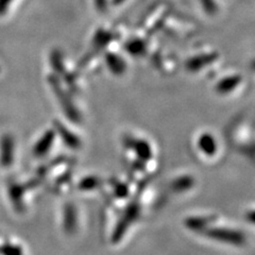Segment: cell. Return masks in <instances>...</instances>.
<instances>
[{
	"label": "cell",
	"instance_id": "1",
	"mask_svg": "<svg viewBox=\"0 0 255 255\" xmlns=\"http://www.w3.org/2000/svg\"><path fill=\"white\" fill-rule=\"evenodd\" d=\"M206 235L211 237L214 241H217L220 243L230 244L239 246L245 243V235L235 230H229L225 228H214V229H207L204 230Z\"/></svg>",
	"mask_w": 255,
	"mask_h": 255
},
{
	"label": "cell",
	"instance_id": "2",
	"mask_svg": "<svg viewBox=\"0 0 255 255\" xmlns=\"http://www.w3.org/2000/svg\"><path fill=\"white\" fill-rule=\"evenodd\" d=\"M49 82H50V85L53 89L55 95H57V97L59 98L61 105H62V108H63L64 112L66 113V115L71 118V121L79 122L80 117H79L78 112L76 111V109L73 105V102H71V100L67 96V94L63 91V89L59 83L58 78L54 77V76H50L49 77Z\"/></svg>",
	"mask_w": 255,
	"mask_h": 255
},
{
	"label": "cell",
	"instance_id": "3",
	"mask_svg": "<svg viewBox=\"0 0 255 255\" xmlns=\"http://www.w3.org/2000/svg\"><path fill=\"white\" fill-rule=\"evenodd\" d=\"M138 215H139L138 205L132 203L129 207H128V210L124 215L122 221L118 223V226L113 235L114 241H119V239H121V237L125 234L127 228H129L131 226V223L138 217Z\"/></svg>",
	"mask_w": 255,
	"mask_h": 255
},
{
	"label": "cell",
	"instance_id": "4",
	"mask_svg": "<svg viewBox=\"0 0 255 255\" xmlns=\"http://www.w3.org/2000/svg\"><path fill=\"white\" fill-rule=\"evenodd\" d=\"M198 148L207 156H213L217 152V141L212 134L203 133L198 138Z\"/></svg>",
	"mask_w": 255,
	"mask_h": 255
},
{
	"label": "cell",
	"instance_id": "5",
	"mask_svg": "<svg viewBox=\"0 0 255 255\" xmlns=\"http://www.w3.org/2000/svg\"><path fill=\"white\" fill-rule=\"evenodd\" d=\"M217 57H218L217 53H207V54L197 55V57L190 59L187 62L186 66L190 71H198V70H200L202 67L213 63L215 60L217 59Z\"/></svg>",
	"mask_w": 255,
	"mask_h": 255
},
{
	"label": "cell",
	"instance_id": "6",
	"mask_svg": "<svg viewBox=\"0 0 255 255\" xmlns=\"http://www.w3.org/2000/svg\"><path fill=\"white\" fill-rule=\"evenodd\" d=\"M106 62L109 69L113 73L114 75H122L126 71L127 65L126 62L118 57L115 53H107L106 54Z\"/></svg>",
	"mask_w": 255,
	"mask_h": 255
},
{
	"label": "cell",
	"instance_id": "7",
	"mask_svg": "<svg viewBox=\"0 0 255 255\" xmlns=\"http://www.w3.org/2000/svg\"><path fill=\"white\" fill-rule=\"evenodd\" d=\"M242 82V77L241 76H231L227 77L225 79L220 80V81L216 85V91L219 94H228L230 92L234 91L238 84Z\"/></svg>",
	"mask_w": 255,
	"mask_h": 255
},
{
	"label": "cell",
	"instance_id": "8",
	"mask_svg": "<svg viewBox=\"0 0 255 255\" xmlns=\"http://www.w3.org/2000/svg\"><path fill=\"white\" fill-rule=\"evenodd\" d=\"M54 136H55V132L52 130L47 131L44 136L39 139L36 143L35 149H34V152L36 155L42 156L44 154H46L48 152V150H49L52 146V142L54 140Z\"/></svg>",
	"mask_w": 255,
	"mask_h": 255
},
{
	"label": "cell",
	"instance_id": "9",
	"mask_svg": "<svg viewBox=\"0 0 255 255\" xmlns=\"http://www.w3.org/2000/svg\"><path fill=\"white\" fill-rule=\"evenodd\" d=\"M77 226V214L73 205H66L64 211V228L68 233L74 232Z\"/></svg>",
	"mask_w": 255,
	"mask_h": 255
},
{
	"label": "cell",
	"instance_id": "10",
	"mask_svg": "<svg viewBox=\"0 0 255 255\" xmlns=\"http://www.w3.org/2000/svg\"><path fill=\"white\" fill-rule=\"evenodd\" d=\"M133 149L141 159H149L152 156V150L146 140H134Z\"/></svg>",
	"mask_w": 255,
	"mask_h": 255
},
{
	"label": "cell",
	"instance_id": "11",
	"mask_svg": "<svg viewBox=\"0 0 255 255\" xmlns=\"http://www.w3.org/2000/svg\"><path fill=\"white\" fill-rule=\"evenodd\" d=\"M195 184L194 178L189 177V175H183V177L178 178L174 180L172 183V189L177 193H183V191H186L190 189Z\"/></svg>",
	"mask_w": 255,
	"mask_h": 255
},
{
	"label": "cell",
	"instance_id": "12",
	"mask_svg": "<svg viewBox=\"0 0 255 255\" xmlns=\"http://www.w3.org/2000/svg\"><path fill=\"white\" fill-rule=\"evenodd\" d=\"M58 132L62 135L63 140L67 143V146L74 149H77L80 147L79 138L70 131H67V129H65V127L62 126L61 124L58 125Z\"/></svg>",
	"mask_w": 255,
	"mask_h": 255
},
{
	"label": "cell",
	"instance_id": "13",
	"mask_svg": "<svg viewBox=\"0 0 255 255\" xmlns=\"http://www.w3.org/2000/svg\"><path fill=\"white\" fill-rule=\"evenodd\" d=\"M125 48L132 55H140L146 50V43L139 38L132 39L125 45Z\"/></svg>",
	"mask_w": 255,
	"mask_h": 255
},
{
	"label": "cell",
	"instance_id": "14",
	"mask_svg": "<svg viewBox=\"0 0 255 255\" xmlns=\"http://www.w3.org/2000/svg\"><path fill=\"white\" fill-rule=\"evenodd\" d=\"M209 219L206 217H191L186 220V226L194 231H204L207 228Z\"/></svg>",
	"mask_w": 255,
	"mask_h": 255
},
{
	"label": "cell",
	"instance_id": "15",
	"mask_svg": "<svg viewBox=\"0 0 255 255\" xmlns=\"http://www.w3.org/2000/svg\"><path fill=\"white\" fill-rule=\"evenodd\" d=\"M112 39V35L109 33V32H105L103 30H100L97 34H96V37L94 39V46L96 49H101V48L106 47L109 42Z\"/></svg>",
	"mask_w": 255,
	"mask_h": 255
},
{
	"label": "cell",
	"instance_id": "16",
	"mask_svg": "<svg viewBox=\"0 0 255 255\" xmlns=\"http://www.w3.org/2000/svg\"><path fill=\"white\" fill-rule=\"evenodd\" d=\"M99 180L97 178H85L80 182V189L82 190H91L98 186Z\"/></svg>",
	"mask_w": 255,
	"mask_h": 255
},
{
	"label": "cell",
	"instance_id": "17",
	"mask_svg": "<svg viewBox=\"0 0 255 255\" xmlns=\"http://www.w3.org/2000/svg\"><path fill=\"white\" fill-rule=\"evenodd\" d=\"M51 63L54 67V69L58 71V73H63L64 70V66H63V62H62V58L61 54L58 51H54L51 55Z\"/></svg>",
	"mask_w": 255,
	"mask_h": 255
},
{
	"label": "cell",
	"instance_id": "18",
	"mask_svg": "<svg viewBox=\"0 0 255 255\" xmlns=\"http://www.w3.org/2000/svg\"><path fill=\"white\" fill-rule=\"evenodd\" d=\"M202 6L204 7L205 12L209 14H214L217 11V5L215 3L214 0H200Z\"/></svg>",
	"mask_w": 255,
	"mask_h": 255
},
{
	"label": "cell",
	"instance_id": "19",
	"mask_svg": "<svg viewBox=\"0 0 255 255\" xmlns=\"http://www.w3.org/2000/svg\"><path fill=\"white\" fill-rule=\"evenodd\" d=\"M95 4L101 13H105L108 10V0H95Z\"/></svg>",
	"mask_w": 255,
	"mask_h": 255
},
{
	"label": "cell",
	"instance_id": "20",
	"mask_svg": "<svg viewBox=\"0 0 255 255\" xmlns=\"http://www.w3.org/2000/svg\"><path fill=\"white\" fill-rule=\"evenodd\" d=\"M12 0H0V15H2L6 12L7 7H9Z\"/></svg>",
	"mask_w": 255,
	"mask_h": 255
},
{
	"label": "cell",
	"instance_id": "21",
	"mask_svg": "<svg viewBox=\"0 0 255 255\" xmlns=\"http://www.w3.org/2000/svg\"><path fill=\"white\" fill-rule=\"evenodd\" d=\"M124 1H125V0H113L114 4H121V3H123Z\"/></svg>",
	"mask_w": 255,
	"mask_h": 255
}]
</instances>
